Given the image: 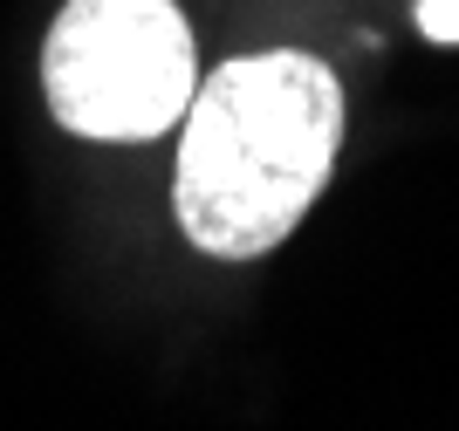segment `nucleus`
Here are the masks:
<instances>
[{
  "label": "nucleus",
  "mask_w": 459,
  "mask_h": 431,
  "mask_svg": "<svg viewBox=\"0 0 459 431\" xmlns=\"http://www.w3.org/2000/svg\"><path fill=\"white\" fill-rule=\"evenodd\" d=\"M343 116V82L308 48H261L199 75L178 116V233L212 261L274 254L329 192Z\"/></svg>",
  "instance_id": "f257e3e1"
},
{
  "label": "nucleus",
  "mask_w": 459,
  "mask_h": 431,
  "mask_svg": "<svg viewBox=\"0 0 459 431\" xmlns=\"http://www.w3.org/2000/svg\"><path fill=\"white\" fill-rule=\"evenodd\" d=\"M199 90V48L178 0H62L41 41V96L69 137L152 144Z\"/></svg>",
  "instance_id": "f03ea898"
},
{
  "label": "nucleus",
  "mask_w": 459,
  "mask_h": 431,
  "mask_svg": "<svg viewBox=\"0 0 459 431\" xmlns=\"http://www.w3.org/2000/svg\"><path fill=\"white\" fill-rule=\"evenodd\" d=\"M411 21H419V35H425V41L459 48V0H411Z\"/></svg>",
  "instance_id": "7ed1b4c3"
}]
</instances>
